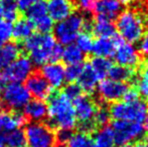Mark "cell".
Wrapping results in <instances>:
<instances>
[{"instance_id":"obj_1","label":"cell","mask_w":148,"mask_h":147,"mask_svg":"<svg viewBox=\"0 0 148 147\" xmlns=\"http://www.w3.org/2000/svg\"><path fill=\"white\" fill-rule=\"evenodd\" d=\"M23 49L29 55L33 65L41 67L45 64L59 62L62 55V46L49 34H32L24 40Z\"/></svg>"},{"instance_id":"obj_2","label":"cell","mask_w":148,"mask_h":147,"mask_svg":"<svg viewBox=\"0 0 148 147\" xmlns=\"http://www.w3.org/2000/svg\"><path fill=\"white\" fill-rule=\"evenodd\" d=\"M47 105V125L51 129H71L77 125L74 106L62 93H51Z\"/></svg>"},{"instance_id":"obj_3","label":"cell","mask_w":148,"mask_h":147,"mask_svg":"<svg viewBox=\"0 0 148 147\" xmlns=\"http://www.w3.org/2000/svg\"><path fill=\"white\" fill-rule=\"evenodd\" d=\"M119 36L130 43L138 42L144 34V21L138 13L132 10H125L117 17Z\"/></svg>"},{"instance_id":"obj_4","label":"cell","mask_w":148,"mask_h":147,"mask_svg":"<svg viewBox=\"0 0 148 147\" xmlns=\"http://www.w3.org/2000/svg\"><path fill=\"white\" fill-rule=\"evenodd\" d=\"M30 94L21 83H9L3 86L0 92V108L2 111H19L28 101Z\"/></svg>"},{"instance_id":"obj_5","label":"cell","mask_w":148,"mask_h":147,"mask_svg":"<svg viewBox=\"0 0 148 147\" xmlns=\"http://www.w3.org/2000/svg\"><path fill=\"white\" fill-rule=\"evenodd\" d=\"M109 111L114 120L143 123L148 113V104L144 100H137L133 103L118 101L111 105Z\"/></svg>"},{"instance_id":"obj_6","label":"cell","mask_w":148,"mask_h":147,"mask_svg":"<svg viewBox=\"0 0 148 147\" xmlns=\"http://www.w3.org/2000/svg\"><path fill=\"white\" fill-rule=\"evenodd\" d=\"M85 17L79 13H73L66 19L53 26V36L60 45H69L76 40L84 26Z\"/></svg>"},{"instance_id":"obj_7","label":"cell","mask_w":148,"mask_h":147,"mask_svg":"<svg viewBox=\"0 0 148 147\" xmlns=\"http://www.w3.org/2000/svg\"><path fill=\"white\" fill-rule=\"evenodd\" d=\"M111 128L113 130L115 144L119 146L127 145L131 142L141 139L145 133L143 124L138 122L114 120Z\"/></svg>"},{"instance_id":"obj_8","label":"cell","mask_w":148,"mask_h":147,"mask_svg":"<svg viewBox=\"0 0 148 147\" xmlns=\"http://www.w3.org/2000/svg\"><path fill=\"white\" fill-rule=\"evenodd\" d=\"M24 135L28 147H55L57 144L53 129L41 122L26 124Z\"/></svg>"},{"instance_id":"obj_9","label":"cell","mask_w":148,"mask_h":147,"mask_svg":"<svg viewBox=\"0 0 148 147\" xmlns=\"http://www.w3.org/2000/svg\"><path fill=\"white\" fill-rule=\"evenodd\" d=\"M33 64L27 57H18L13 63L0 72V85L21 83L33 73Z\"/></svg>"},{"instance_id":"obj_10","label":"cell","mask_w":148,"mask_h":147,"mask_svg":"<svg viewBox=\"0 0 148 147\" xmlns=\"http://www.w3.org/2000/svg\"><path fill=\"white\" fill-rule=\"evenodd\" d=\"M127 90L128 85L126 83L117 82L111 79H104L97 86L98 94L105 102H118Z\"/></svg>"},{"instance_id":"obj_11","label":"cell","mask_w":148,"mask_h":147,"mask_svg":"<svg viewBox=\"0 0 148 147\" xmlns=\"http://www.w3.org/2000/svg\"><path fill=\"white\" fill-rule=\"evenodd\" d=\"M24 86L27 89L30 96L34 97L37 100H47L53 93V88L39 72H33L25 80Z\"/></svg>"},{"instance_id":"obj_12","label":"cell","mask_w":148,"mask_h":147,"mask_svg":"<svg viewBox=\"0 0 148 147\" xmlns=\"http://www.w3.org/2000/svg\"><path fill=\"white\" fill-rule=\"evenodd\" d=\"M113 57H115L116 63L119 66L130 69L137 67L140 63V55L138 51L130 42L122 41L117 46Z\"/></svg>"},{"instance_id":"obj_13","label":"cell","mask_w":148,"mask_h":147,"mask_svg":"<svg viewBox=\"0 0 148 147\" xmlns=\"http://www.w3.org/2000/svg\"><path fill=\"white\" fill-rule=\"evenodd\" d=\"M38 72L53 89L60 88L64 86L66 82L64 68L59 62L45 64L43 66H41Z\"/></svg>"},{"instance_id":"obj_14","label":"cell","mask_w":148,"mask_h":147,"mask_svg":"<svg viewBox=\"0 0 148 147\" xmlns=\"http://www.w3.org/2000/svg\"><path fill=\"white\" fill-rule=\"evenodd\" d=\"M74 110L79 122H86L94 120V115L98 108L96 102L89 95H81L74 100Z\"/></svg>"},{"instance_id":"obj_15","label":"cell","mask_w":148,"mask_h":147,"mask_svg":"<svg viewBox=\"0 0 148 147\" xmlns=\"http://www.w3.org/2000/svg\"><path fill=\"white\" fill-rule=\"evenodd\" d=\"M47 14L53 21H62L74 13L76 5L72 0H49Z\"/></svg>"},{"instance_id":"obj_16","label":"cell","mask_w":148,"mask_h":147,"mask_svg":"<svg viewBox=\"0 0 148 147\" xmlns=\"http://www.w3.org/2000/svg\"><path fill=\"white\" fill-rule=\"evenodd\" d=\"M124 39L119 34L111 38L108 37H98L96 40H94L92 53L95 55V57H113L117 46L120 44Z\"/></svg>"},{"instance_id":"obj_17","label":"cell","mask_w":148,"mask_h":147,"mask_svg":"<svg viewBox=\"0 0 148 147\" xmlns=\"http://www.w3.org/2000/svg\"><path fill=\"white\" fill-rule=\"evenodd\" d=\"M27 118L19 111L0 113V132H9L27 124Z\"/></svg>"},{"instance_id":"obj_18","label":"cell","mask_w":148,"mask_h":147,"mask_svg":"<svg viewBox=\"0 0 148 147\" xmlns=\"http://www.w3.org/2000/svg\"><path fill=\"white\" fill-rule=\"evenodd\" d=\"M94 11L97 14L96 16L112 21L122 11V3L118 0H96Z\"/></svg>"},{"instance_id":"obj_19","label":"cell","mask_w":148,"mask_h":147,"mask_svg":"<svg viewBox=\"0 0 148 147\" xmlns=\"http://www.w3.org/2000/svg\"><path fill=\"white\" fill-rule=\"evenodd\" d=\"M23 110L27 120L32 122H41L47 116V105L42 100H29L23 107Z\"/></svg>"},{"instance_id":"obj_20","label":"cell","mask_w":148,"mask_h":147,"mask_svg":"<svg viewBox=\"0 0 148 147\" xmlns=\"http://www.w3.org/2000/svg\"><path fill=\"white\" fill-rule=\"evenodd\" d=\"M98 83H99V80L96 77L92 68L90 67L89 63L83 66L82 73L78 79V85L82 89L83 92H85L87 95H91L97 89Z\"/></svg>"},{"instance_id":"obj_21","label":"cell","mask_w":148,"mask_h":147,"mask_svg":"<svg viewBox=\"0 0 148 147\" xmlns=\"http://www.w3.org/2000/svg\"><path fill=\"white\" fill-rule=\"evenodd\" d=\"M20 46L16 42L4 43L0 46V72L20 57Z\"/></svg>"},{"instance_id":"obj_22","label":"cell","mask_w":148,"mask_h":147,"mask_svg":"<svg viewBox=\"0 0 148 147\" xmlns=\"http://www.w3.org/2000/svg\"><path fill=\"white\" fill-rule=\"evenodd\" d=\"M92 32L94 36L98 37H108V38H111L118 34L117 29L111 20L99 16H96L95 22H93Z\"/></svg>"},{"instance_id":"obj_23","label":"cell","mask_w":148,"mask_h":147,"mask_svg":"<svg viewBox=\"0 0 148 147\" xmlns=\"http://www.w3.org/2000/svg\"><path fill=\"white\" fill-rule=\"evenodd\" d=\"M34 26L27 18H19L15 21L12 27V37L17 41H22L28 38L33 34Z\"/></svg>"},{"instance_id":"obj_24","label":"cell","mask_w":148,"mask_h":147,"mask_svg":"<svg viewBox=\"0 0 148 147\" xmlns=\"http://www.w3.org/2000/svg\"><path fill=\"white\" fill-rule=\"evenodd\" d=\"M90 67L92 68L93 72L99 81H102L108 76L110 69L112 67V63L107 57H94L90 59Z\"/></svg>"},{"instance_id":"obj_25","label":"cell","mask_w":148,"mask_h":147,"mask_svg":"<svg viewBox=\"0 0 148 147\" xmlns=\"http://www.w3.org/2000/svg\"><path fill=\"white\" fill-rule=\"evenodd\" d=\"M108 76L111 80L117 81V82H134L136 79V74L134 70L130 68L122 67V66H112L110 69Z\"/></svg>"},{"instance_id":"obj_26","label":"cell","mask_w":148,"mask_h":147,"mask_svg":"<svg viewBox=\"0 0 148 147\" xmlns=\"http://www.w3.org/2000/svg\"><path fill=\"white\" fill-rule=\"evenodd\" d=\"M93 144L94 147H114L115 141L112 128L110 126L101 127L94 136Z\"/></svg>"},{"instance_id":"obj_27","label":"cell","mask_w":148,"mask_h":147,"mask_svg":"<svg viewBox=\"0 0 148 147\" xmlns=\"http://www.w3.org/2000/svg\"><path fill=\"white\" fill-rule=\"evenodd\" d=\"M62 59L66 65H77L82 64L85 59V53L74 43L66 45L62 51Z\"/></svg>"},{"instance_id":"obj_28","label":"cell","mask_w":148,"mask_h":147,"mask_svg":"<svg viewBox=\"0 0 148 147\" xmlns=\"http://www.w3.org/2000/svg\"><path fill=\"white\" fill-rule=\"evenodd\" d=\"M5 136L6 146L8 147H25L26 139L24 135V131L20 128L14 129L9 132H4Z\"/></svg>"},{"instance_id":"obj_29","label":"cell","mask_w":148,"mask_h":147,"mask_svg":"<svg viewBox=\"0 0 148 147\" xmlns=\"http://www.w3.org/2000/svg\"><path fill=\"white\" fill-rule=\"evenodd\" d=\"M47 14V1L45 0H39L30 6L27 10H25V16L31 22L35 21L38 18Z\"/></svg>"},{"instance_id":"obj_30","label":"cell","mask_w":148,"mask_h":147,"mask_svg":"<svg viewBox=\"0 0 148 147\" xmlns=\"http://www.w3.org/2000/svg\"><path fill=\"white\" fill-rule=\"evenodd\" d=\"M141 72L140 77L136 79V87L139 95L143 97L146 101H148V61L141 64Z\"/></svg>"},{"instance_id":"obj_31","label":"cell","mask_w":148,"mask_h":147,"mask_svg":"<svg viewBox=\"0 0 148 147\" xmlns=\"http://www.w3.org/2000/svg\"><path fill=\"white\" fill-rule=\"evenodd\" d=\"M66 144L68 147H94L93 139L90 137V134L83 132L73 134Z\"/></svg>"},{"instance_id":"obj_32","label":"cell","mask_w":148,"mask_h":147,"mask_svg":"<svg viewBox=\"0 0 148 147\" xmlns=\"http://www.w3.org/2000/svg\"><path fill=\"white\" fill-rule=\"evenodd\" d=\"M76 45L83 51L84 53H92V49H93V43L94 39L92 34L88 31H83L78 34L76 37Z\"/></svg>"},{"instance_id":"obj_33","label":"cell","mask_w":148,"mask_h":147,"mask_svg":"<svg viewBox=\"0 0 148 147\" xmlns=\"http://www.w3.org/2000/svg\"><path fill=\"white\" fill-rule=\"evenodd\" d=\"M32 23L34 28H36L37 31L40 32V34H49L55 26V21L49 17V14L38 18L37 20L33 21Z\"/></svg>"},{"instance_id":"obj_34","label":"cell","mask_w":148,"mask_h":147,"mask_svg":"<svg viewBox=\"0 0 148 147\" xmlns=\"http://www.w3.org/2000/svg\"><path fill=\"white\" fill-rule=\"evenodd\" d=\"M110 119H111V115H110L109 109L105 106H98L95 115H94V122L96 126L97 127L107 126Z\"/></svg>"},{"instance_id":"obj_35","label":"cell","mask_w":148,"mask_h":147,"mask_svg":"<svg viewBox=\"0 0 148 147\" xmlns=\"http://www.w3.org/2000/svg\"><path fill=\"white\" fill-rule=\"evenodd\" d=\"M12 25L11 22L5 19H0V46L8 42L12 37Z\"/></svg>"},{"instance_id":"obj_36","label":"cell","mask_w":148,"mask_h":147,"mask_svg":"<svg viewBox=\"0 0 148 147\" xmlns=\"http://www.w3.org/2000/svg\"><path fill=\"white\" fill-rule=\"evenodd\" d=\"M83 70L82 64H77V65H68V67L64 69V78L66 81L69 83H74L78 81L79 77Z\"/></svg>"},{"instance_id":"obj_37","label":"cell","mask_w":148,"mask_h":147,"mask_svg":"<svg viewBox=\"0 0 148 147\" xmlns=\"http://www.w3.org/2000/svg\"><path fill=\"white\" fill-rule=\"evenodd\" d=\"M82 89L80 88L78 84H75V83H69L66 87L64 88V92L62 94L66 97L70 101L76 100L78 97H80L82 95Z\"/></svg>"},{"instance_id":"obj_38","label":"cell","mask_w":148,"mask_h":147,"mask_svg":"<svg viewBox=\"0 0 148 147\" xmlns=\"http://www.w3.org/2000/svg\"><path fill=\"white\" fill-rule=\"evenodd\" d=\"M73 134L74 133L71 129H58L57 134H55L56 142L59 145H64L69 142Z\"/></svg>"},{"instance_id":"obj_39","label":"cell","mask_w":148,"mask_h":147,"mask_svg":"<svg viewBox=\"0 0 148 147\" xmlns=\"http://www.w3.org/2000/svg\"><path fill=\"white\" fill-rule=\"evenodd\" d=\"M74 3L75 5L79 6L83 11L94 12L96 0H76V2H74Z\"/></svg>"},{"instance_id":"obj_40","label":"cell","mask_w":148,"mask_h":147,"mask_svg":"<svg viewBox=\"0 0 148 147\" xmlns=\"http://www.w3.org/2000/svg\"><path fill=\"white\" fill-rule=\"evenodd\" d=\"M123 101L126 103H133L135 101L139 100V93L136 88H128V90L125 92L124 96L122 97Z\"/></svg>"},{"instance_id":"obj_41","label":"cell","mask_w":148,"mask_h":147,"mask_svg":"<svg viewBox=\"0 0 148 147\" xmlns=\"http://www.w3.org/2000/svg\"><path fill=\"white\" fill-rule=\"evenodd\" d=\"M3 12H18V0H1Z\"/></svg>"},{"instance_id":"obj_42","label":"cell","mask_w":148,"mask_h":147,"mask_svg":"<svg viewBox=\"0 0 148 147\" xmlns=\"http://www.w3.org/2000/svg\"><path fill=\"white\" fill-rule=\"evenodd\" d=\"M140 43H139V51L142 55H148V29L145 34H143L142 37H141Z\"/></svg>"},{"instance_id":"obj_43","label":"cell","mask_w":148,"mask_h":147,"mask_svg":"<svg viewBox=\"0 0 148 147\" xmlns=\"http://www.w3.org/2000/svg\"><path fill=\"white\" fill-rule=\"evenodd\" d=\"M37 1L39 0H18V9H20L21 11H25Z\"/></svg>"},{"instance_id":"obj_44","label":"cell","mask_w":148,"mask_h":147,"mask_svg":"<svg viewBox=\"0 0 148 147\" xmlns=\"http://www.w3.org/2000/svg\"><path fill=\"white\" fill-rule=\"evenodd\" d=\"M0 147H6V142H5V136H4V132H0Z\"/></svg>"},{"instance_id":"obj_45","label":"cell","mask_w":148,"mask_h":147,"mask_svg":"<svg viewBox=\"0 0 148 147\" xmlns=\"http://www.w3.org/2000/svg\"><path fill=\"white\" fill-rule=\"evenodd\" d=\"M134 147H148V142H146V141H139Z\"/></svg>"},{"instance_id":"obj_46","label":"cell","mask_w":148,"mask_h":147,"mask_svg":"<svg viewBox=\"0 0 148 147\" xmlns=\"http://www.w3.org/2000/svg\"><path fill=\"white\" fill-rule=\"evenodd\" d=\"M3 16V5H2V1L0 0V19Z\"/></svg>"},{"instance_id":"obj_47","label":"cell","mask_w":148,"mask_h":147,"mask_svg":"<svg viewBox=\"0 0 148 147\" xmlns=\"http://www.w3.org/2000/svg\"><path fill=\"white\" fill-rule=\"evenodd\" d=\"M145 126H144V128H145V130L148 132V113H147V116H146V119H145Z\"/></svg>"},{"instance_id":"obj_48","label":"cell","mask_w":148,"mask_h":147,"mask_svg":"<svg viewBox=\"0 0 148 147\" xmlns=\"http://www.w3.org/2000/svg\"><path fill=\"white\" fill-rule=\"evenodd\" d=\"M120 3H122V4H127V3H129L130 2V0H118Z\"/></svg>"},{"instance_id":"obj_49","label":"cell","mask_w":148,"mask_h":147,"mask_svg":"<svg viewBox=\"0 0 148 147\" xmlns=\"http://www.w3.org/2000/svg\"><path fill=\"white\" fill-rule=\"evenodd\" d=\"M120 147H132V146L129 145V144H127V145H123V146H120Z\"/></svg>"},{"instance_id":"obj_50","label":"cell","mask_w":148,"mask_h":147,"mask_svg":"<svg viewBox=\"0 0 148 147\" xmlns=\"http://www.w3.org/2000/svg\"><path fill=\"white\" fill-rule=\"evenodd\" d=\"M58 147H64V145H59Z\"/></svg>"}]
</instances>
